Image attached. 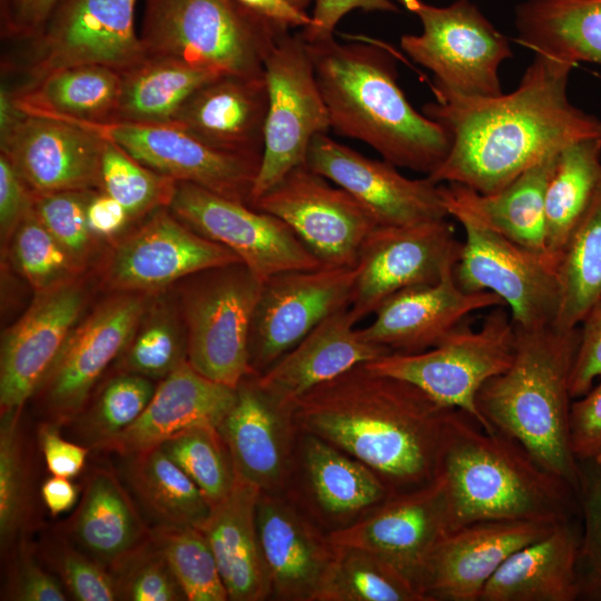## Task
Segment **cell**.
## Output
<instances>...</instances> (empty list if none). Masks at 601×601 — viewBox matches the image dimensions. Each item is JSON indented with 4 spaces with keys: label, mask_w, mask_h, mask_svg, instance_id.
I'll use <instances>...</instances> for the list:
<instances>
[{
    "label": "cell",
    "mask_w": 601,
    "mask_h": 601,
    "mask_svg": "<svg viewBox=\"0 0 601 601\" xmlns=\"http://www.w3.org/2000/svg\"><path fill=\"white\" fill-rule=\"evenodd\" d=\"M574 66L535 53L516 89L467 98L434 91L423 114L443 125L451 149L427 177L493 194L548 155L582 139L601 138V118L568 96Z\"/></svg>",
    "instance_id": "6da1fadb"
},
{
    "label": "cell",
    "mask_w": 601,
    "mask_h": 601,
    "mask_svg": "<svg viewBox=\"0 0 601 601\" xmlns=\"http://www.w3.org/2000/svg\"><path fill=\"white\" fill-rule=\"evenodd\" d=\"M445 407L417 386L359 364L292 405L302 433L323 439L372 469L393 494L432 482L439 473Z\"/></svg>",
    "instance_id": "7a4b0ae2"
},
{
    "label": "cell",
    "mask_w": 601,
    "mask_h": 601,
    "mask_svg": "<svg viewBox=\"0 0 601 601\" xmlns=\"http://www.w3.org/2000/svg\"><path fill=\"white\" fill-rule=\"evenodd\" d=\"M307 47L335 132L367 144L395 167L427 176L440 167L451 149L450 132L411 105L391 52L334 37Z\"/></svg>",
    "instance_id": "3957f363"
},
{
    "label": "cell",
    "mask_w": 601,
    "mask_h": 601,
    "mask_svg": "<svg viewBox=\"0 0 601 601\" xmlns=\"http://www.w3.org/2000/svg\"><path fill=\"white\" fill-rule=\"evenodd\" d=\"M445 482L451 532L486 520L559 523L580 515L578 492L542 466L513 437L451 412L439 473Z\"/></svg>",
    "instance_id": "277c9868"
},
{
    "label": "cell",
    "mask_w": 601,
    "mask_h": 601,
    "mask_svg": "<svg viewBox=\"0 0 601 601\" xmlns=\"http://www.w3.org/2000/svg\"><path fill=\"white\" fill-rule=\"evenodd\" d=\"M579 343L580 327H515L510 366L485 382L476 395L477 408L492 427L521 443L577 492L581 470L571 449L569 422Z\"/></svg>",
    "instance_id": "5b68a950"
},
{
    "label": "cell",
    "mask_w": 601,
    "mask_h": 601,
    "mask_svg": "<svg viewBox=\"0 0 601 601\" xmlns=\"http://www.w3.org/2000/svg\"><path fill=\"white\" fill-rule=\"evenodd\" d=\"M289 31L239 0H145L139 38L147 57L258 79L265 77L268 55Z\"/></svg>",
    "instance_id": "8992f818"
},
{
    "label": "cell",
    "mask_w": 601,
    "mask_h": 601,
    "mask_svg": "<svg viewBox=\"0 0 601 601\" xmlns=\"http://www.w3.org/2000/svg\"><path fill=\"white\" fill-rule=\"evenodd\" d=\"M415 14L422 31L403 35L401 48L434 76L433 91L480 98L503 93L500 67L510 59L508 37L470 0L439 7L423 0H397Z\"/></svg>",
    "instance_id": "52a82bcc"
},
{
    "label": "cell",
    "mask_w": 601,
    "mask_h": 601,
    "mask_svg": "<svg viewBox=\"0 0 601 601\" xmlns=\"http://www.w3.org/2000/svg\"><path fill=\"white\" fill-rule=\"evenodd\" d=\"M514 344L510 311L495 306L479 329L466 319L435 347L415 354L388 353L365 366L417 386L439 404L464 411L492 431L477 408L476 395L485 382L510 366Z\"/></svg>",
    "instance_id": "ba28073f"
},
{
    "label": "cell",
    "mask_w": 601,
    "mask_h": 601,
    "mask_svg": "<svg viewBox=\"0 0 601 601\" xmlns=\"http://www.w3.org/2000/svg\"><path fill=\"white\" fill-rule=\"evenodd\" d=\"M262 284L243 262L187 278L181 317L187 362L198 373L234 388L253 374L249 334Z\"/></svg>",
    "instance_id": "9c48e42d"
},
{
    "label": "cell",
    "mask_w": 601,
    "mask_h": 601,
    "mask_svg": "<svg viewBox=\"0 0 601 601\" xmlns=\"http://www.w3.org/2000/svg\"><path fill=\"white\" fill-rule=\"evenodd\" d=\"M268 95L264 150L252 190L254 201L289 171L306 162L313 138L331 129L307 42L300 32L285 33L264 66Z\"/></svg>",
    "instance_id": "30bf717a"
},
{
    "label": "cell",
    "mask_w": 601,
    "mask_h": 601,
    "mask_svg": "<svg viewBox=\"0 0 601 601\" xmlns=\"http://www.w3.org/2000/svg\"><path fill=\"white\" fill-rule=\"evenodd\" d=\"M446 210L465 233L453 269L456 284L465 292L496 294L515 327L552 325L559 307L554 260L513 243L459 207L446 206Z\"/></svg>",
    "instance_id": "8fae6325"
},
{
    "label": "cell",
    "mask_w": 601,
    "mask_h": 601,
    "mask_svg": "<svg viewBox=\"0 0 601 601\" xmlns=\"http://www.w3.org/2000/svg\"><path fill=\"white\" fill-rule=\"evenodd\" d=\"M168 208L189 228L235 253L262 283L278 273L324 266L278 217L195 184L177 181Z\"/></svg>",
    "instance_id": "7c38bea8"
},
{
    "label": "cell",
    "mask_w": 601,
    "mask_h": 601,
    "mask_svg": "<svg viewBox=\"0 0 601 601\" xmlns=\"http://www.w3.org/2000/svg\"><path fill=\"white\" fill-rule=\"evenodd\" d=\"M450 532L446 486L437 474L428 484L393 494L355 522L327 534L334 545L381 556L425 597L431 559Z\"/></svg>",
    "instance_id": "4fadbf2b"
},
{
    "label": "cell",
    "mask_w": 601,
    "mask_h": 601,
    "mask_svg": "<svg viewBox=\"0 0 601 601\" xmlns=\"http://www.w3.org/2000/svg\"><path fill=\"white\" fill-rule=\"evenodd\" d=\"M249 206L285 221L324 266L356 267L362 244L377 226L349 193L306 165Z\"/></svg>",
    "instance_id": "5bb4252c"
},
{
    "label": "cell",
    "mask_w": 601,
    "mask_h": 601,
    "mask_svg": "<svg viewBox=\"0 0 601 601\" xmlns=\"http://www.w3.org/2000/svg\"><path fill=\"white\" fill-rule=\"evenodd\" d=\"M356 267L287 270L262 284L249 334V366L260 375L312 329L351 305Z\"/></svg>",
    "instance_id": "9a60e30c"
},
{
    "label": "cell",
    "mask_w": 601,
    "mask_h": 601,
    "mask_svg": "<svg viewBox=\"0 0 601 601\" xmlns=\"http://www.w3.org/2000/svg\"><path fill=\"white\" fill-rule=\"evenodd\" d=\"M462 243L444 219L376 226L358 254L349 311L358 323L405 288L439 282L456 264Z\"/></svg>",
    "instance_id": "2e32d148"
},
{
    "label": "cell",
    "mask_w": 601,
    "mask_h": 601,
    "mask_svg": "<svg viewBox=\"0 0 601 601\" xmlns=\"http://www.w3.org/2000/svg\"><path fill=\"white\" fill-rule=\"evenodd\" d=\"M137 0H61L36 39L32 72L99 65L119 72L147 56L135 29Z\"/></svg>",
    "instance_id": "e0dca14e"
},
{
    "label": "cell",
    "mask_w": 601,
    "mask_h": 601,
    "mask_svg": "<svg viewBox=\"0 0 601 601\" xmlns=\"http://www.w3.org/2000/svg\"><path fill=\"white\" fill-rule=\"evenodd\" d=\"M80 124L162 176L249 205L260 158L218 150L173 124Z\"/></svg>",
    "instance_id": "ac0fdd59"
},
{
    "label": "cell",
    "mask_w": 601,
    "mask_h": 601,
    "mask_svg": "<svg viewBox=\"0 0 601 601\" xmlns=\"http://www.w3.org/2000/svg\"><path fill=\"white\" fill-rule=\"evenodd\" d=\"M305 165L349 193L377 226H403L449 218L440 184L403 176L386 160H375L329 138H313Z\"/></svg>",
    "instance_id": "d6986e66"
},
{
    "label": "cell",
    "mask_w": 601,
    "mask_h": 601,
    "mask_svg": "<svg viewBox=\"0 0 601 601\" xmlns=\"http://www.w3.org/2000/svg\"><path fill=\"white\" fill-rule=\"evenodd\" d=\"M105 144L99 132L83 124L23 112L1 137V154L33 194L92 191L101 187Z\"/></svg>",
    "instance_id": "ffe728a7"
},
{
    "label": "cell",
    "mask_w": 601,
    "mask_h": 601,
    "mask_svg": "<svg viewBox=\"0 0 601 601\" xmlns=\"http://www.w3.org/2000/svg\"><path fill=\"white\" fill-rule=\"evenodd\" d=\"M146 311L144 295L121 292L76 325L36 392L41 393L49 412L60 418L80 412L98 378L127 347Z\"/></svg>",
    "instance_id": "44dd1931"
},
{
    "label": "cell",
    "mask_w": 601,
    "mask_h": 601,
    "mask_svg": "<svg viewBox=\"0 0 601 601\" xmlns=\"http://www.w3.org/2000/svg\"><path fill=\"white\" fill-rule=\"evenodd\" d=\"M242 262L160 208L121 240L106 268L107 284L120 292L158 290L199 272Z\"/></svg>",
    "instance_id": "7402d4cb"
},
{
    "label": "cell",
    "mask_w": 601,
    "mask_h": 601,
    "mask_svg": "<svg viewBox=\"0 0 601 601\" xmlns=\"http://www.w3.org/2000/svg\"><path fill=\"white\" fill-rule=\"evenodd\" d=\"M86 304L73 278L37 293L26 313L1 339V412L21 410L52 367Z\"/></svg>",
    "instance_id": "603a6c76"
},
{
    "label": "cell",
    "mask_w": 601,
    "mask_h": 601,
    "mask_svg": "<svg viewBox=\"0 0 601 601\" xmlns=\"http://www.w3.org/2000/svg\"><path fill=\"white\" fill-rule=\"evenodd\" d=\"M217 430L227 445L237 479L262 492H287L299 431L292 407L265 393L256 375L250 374L238 384L236 401Z\"/></svg>",
    "instance_id": "cb8c5ba5"
},
{
    "label": "cell",
    "mask_w": 601,
    "mask_h": 601,
    "mask_svg": "<svg viewBox=\"0 0 601 601\" xmlns=\"http://www.w3.org/2000/svg\"><path fill=\"white\" fill-rule=\"evenodd\" d=\"M256 522L270 598L314 601L335 553L328 534L287 493L260 492Z\"/></svg>",
    "instance_id": "d4e9b609"
},
{
    "label": "cell",
    "mask_w": 601,
    "mask_h": 601,
    "mask_svg": "<svg viewBox=\"0 0 601 601\" xmlns=\"http://www.w3.org/2000/svg\"><path fill=\"white\" fill-rule=\"evenodd\" d=\"M454 265L434 284L414 286L388 297L361 335L391 353L415 354L443 342L469 315L506 306L491 292H465L455 282Z\"/></svg>",
    "instance_id": "484cf974"
},
{
    "label": "cell",
    "mask_w": 601,
    "mask_h": 601,
    "mask_svg": "<svg viewBox=\"0 0 601 601\" xmlns=\"http://www.w3.org/2000/svg\"><path fill=\"white\" fill-rule=\"evenodd\" d=\"M556 524L486 520L450 532L431 559L425 597L428 601H480L485 584L506 559L546 535Z\"/></svg>",
    "instance_id": "4316f807"
},
{
    "label": "cell",
    "mask_w": 601,
    "mask_h": 601,
    "mask_svg": "<svg viewBox=\"0 0 601 601\" xmlns=\"http://www.w3.org/2000/svg\"><path fill=\"white\" fill-rule=\"evenodd\" d=\"M293 479H300L306 512L315 515L316 522L328 524V532L355 522L392 495L367 465L323 439L302 432Z\"/></svg>",
    "instance_id": "83f0119b"
},
{
    "label": "cell",
    "mask_w": 601,
    "mask_h": 601,
    "mask_svg": "<svg viewBox=\"0 0 601 601\" xmlns=\"http://www.w3.org/2000/svg\"><path fill=\"white\" fill-rule=\"evenodd\" d=\"M355 324L349 306L332 314L272 367L256 375L258 385L277 403L292 407L314 387L391 353L366 341Z\"/></svg>",
    "instance_id": "f1b7e54d"
},
{
    "label": "cell",
    "mask_w": 601,
    "mask_h": 601,
    "mask_svg": "<svg viewBox=\"0 0 601 601\" xmlns=\"http://www.w3.org/2000/svg\"><path fill=\"white\" fill-rule=\"evenodd\" d=\"M236 397L237 388L207 378L186 361L162 378L142 414L101 449L128 456L196 426L217 427Z\"/></svg>",
    "instance_id": "f546056e"
},
{
    "label": "cell",
    "mask_w": 601,
    "mask_h": 601,
    "mask_svg": "<svg viewBox=\"0 0 601 601\" xmlns=\"http://www.w3.org/2000/svg\"><path fill=\"white\" fill-rule=\"evenodd\" d=\"M267 106L265 77L223 76L198 89L173 125L218 150L262 159Z\"/></svg>",
    "instance_id": "4dcf8cb0"
},
{
    "label": "cell",
    "mask_w": 601,
    "mask_h": 601,
    "mask_svg": "<svg viewBox=\"0 0 601 601\" xmlns=\"http://www.w3.org/2000/svg\"><path fill=\"white\" fill-rule=\"evenodd\" d=\"M580 515L519 549L485 584L480 601H577Z\"/></svg>",
    "instance_id": "1f68e13d"
},
{
    "label": "cell",
    "mask_w": 601,
    "mask_h": 601,
    "mask_svg": "<svg viewBox=\"0 0 601 601\" xmlns=\"http://www.w3.org/2000/svg\"><path fill=\"white\" fill-rule=\"evenodd\" d=\"M260 490L236 479L229 494L211 506L198 526L217 562L231 601H263L270 598L256 522Z\"/></svg>",
    "instance_id": "d6a6232c"
},
{
    "label": "cell",
    "mask_w": 601,
    "mask_h": 601,
    "mask_svg": "<svg viewBox=\"0 0 601 601\" xmlns=\"http://www.w3.org/2000/svg\"><path fill=\"white\" fill-rule=\"evenodd\" d=\"M560 151L545 156L493 194H480L456 183L440 184L444 205L465 210L522 247L549 255L545 193Z\"/></svg>",
    "instance_id": "836d02e7"
},
{
    "label": "cell",
    "mask_w": 601,
    "mask_h": 601,
    "mask_svg": "<svg viewBox=\"0 0 601 601\" xmlns=\"http://www.w3.org/2000/svg\"><path fill=\"white\" fill-rule=\"evenodd\" d=\"M514 27L516 41L534 55L601 66V0H523Z\"/></svg>",
    "instance_id": "e575fe53"
},
{
    "label": "cell",
    "mask_w": 601,
    "mask_h": 601,
    "mask_svg": "<svg viewBox=\"0 0 601 601\" xmlns=\"http://www.w3.org/2000/svg\"><path fill=\"white\" fill-rule=\"evenodd\" d=\"M71 532L91 558L115 566L142 550L148 538L128 493L116 476L105 470L89 477L72 519Z\"/></svg>",
    "instance_id": "d590c367"
},
{
    "label": "cell",
    "mask_w": 601,
    "mask_h": 601,
    "mask_svg": "<svg viewBox=\"0 0 601 601\" xmlns=\"http://www.w3.org/2000/svg\"><path fill=\"white\" fill-rule=\"evenodd\" d=\"M120 75L119 97L110 122L151 125L173 124L198 89L223 77L164 57H146Z\"/></svg>",
    "instance_id": "8d00e7d4"
},
{
    "label": "cell",
    "mask_w": 601,
    "mask_h": 601,
    "mask_svg": "<svg viewBox=\"0 0 601 601\" xmlns=\"http://www.w3.org/2000/svg\"><path fill=\"white\" fill-rule=\"evenodd\" d=\"M36 86L14 97L20 110L77 122L108 124L119 97L121 75L99 65L60 69L37 79Z\"/></svg>",
    "instance_id": "74e56055"
},
{
    "label": "cell",
    "mask_w": 601,
    "mask_h": 601,
    "mask_svg": "<svg viewBox=\"0 0 601 601\" xmlns=\"http://www.w3.org/2000/svg\"><path fill=\"white\" fill-rule=\"evenodd\" d=\"M128 456L129 486L157 528H198L206 520L211 505L159 446Z\"/></svg>",
    "instance_id": "f35d334b"
},
{
    "label": "cell",
    "mask_w": 601,
    "mask_h": 601,
    "mask_svg": "<svg viewBox=\"0 0 601 601\" xmlns=\"http://www.w3.org/2000/svg\"><path fill=\"white\" fill-rule=\"evenodd\" d=\"M601 184V138L565 146L545 193V246L554 260L583 217Z\"/></svg>",
    "instance_id": "ab89813d"
},
{
    "label": "cell",
    "mask_w": 601,
    "mask_h": 601,
    "mask_svg": "<svg viewBox=\"0 0 601 601\" xmlns=\"http://www.w3.org/2000/svg\"><path fill=\"white\" fill-rule=\"evenodd\" d=\"M559 307L553 325L579 327L601 295V184L555 259Z\"/></svg>",
    "instance_id": "60d3db41"
},
{
    "label": "cell",
    "mask_w": 601,
    "mask_h": 601,
    "mask_svg": "<svg viewBox=\"0 0 601 601\" xmlns=\"http://www.w3.org/2000/svg\"><path fill=\"white\" fill-rule=\"evenodd\" d=\"M314 601H427L393 565L363 549L335 545Z\"/></svg>",
    "instance_id": "b9f144b4"
},
{
    "label": "cell",
    "mask_w": 601,
    "mask_h": 601,
    "mask_svg": "<svg viewBox=\"0 0 601 601\" xmlns=\"http://www.w3.org/2000/svg\"><path fill=\"white\" fill-rule=\"evenodd\" d=\"M151 538L186 600H229L215 556L198 528H156Z\"/></svg>",
    "instance_id": "7bdbcfd3"
},
{
    "label": "cell",
    "mask_w": 601,
    "mask_h": 601,
    "mask_svg": "<svg viewBox=\"0 0 601 601\" xmlns=\"http://www.w3.org/2000/svg\"><path fill=\"white\" fill-rule=\"evenodd\" d=\"M159 447L196 483L211 506L234 487V464L217 427L189 428Z\"/></svg>",
    "instance_id": "ee69618b"
},
{
    "label": "cell",
    "mask_w": 601,
    "mask_h": 601,
    "mask_svg": "<svg viewBox=\"0 0 601 601\" xmlns=\"http://www.w3.org/2000/svg\"><path fill=\"white\" fill-rule=\"evenodd\" d=\"M121 356L124 373L164 378L187 361L185 327L164 306L146 311Z\"/></svg>",
    "instance_id": "f6af8a7d"
},
{
    "label": "cell",
    "mask_w": 601,
    "mask_h": 601,
    "mask_svg": "<svg viewBox=\"0 0 601 601\" xmlns=\"http://www.w3.org/2000/svg\"><path fill=\"white\" fill-rule=\"evenodd\" d=\"M176 184L174 179L147 168L106 139L101 188L125 207L130 218L168 207Z\"/></svg>",
    "instance_id": "bcb514c9"
},
{
    "label": "cell",
    "mask_w": 601,
    "mask_h": 601,
    "mask_svg": "<svg viewBox=\"0 0 601 601\" xmlns=\"http://www.w3.org/2000/svg\"><path fill=\"white\" fill-rule=\"evenodd\" d=\"M156 387L141 375L122 373L110 380L77 425L81 440L101 447L128 428L146 410Z\"/></svg>",
    "instance_id": "7dc6e473"
},
{
    "label": "cell",
    "mask_w": 601,
    "mask_h": 601,
    "mask_svg": "<svg viewBox=\"0 0 601 601\" xmlns=\"http://www.w3.org/2000/svg\"><path fill=\"white\" fill-rule=\"evenodd\" d=\"M11 258L36 293L70 280L79 267L36 217L32 207L11 237Z\"/></svg>",
    "instance_id": "c3c4849f"
},
{
    "label": "cell",
    "mask_w": 601,
    "mask_h": 601,
    "mask_svg": "<svg viewBox=\"0 0 601 601\" xmlns=\"http://www.w3.org/2000/svg\"><path fill=\"white\" fill-rule=\"evenodd\" d=\"M580 463L578 600L601 601V462Z\"/></svg>",
    "instance_id": "681fc988"
},
{
    "label": "cell",
    "mask_w": 601,
    "mask_h": 601,
    "mask_svg": "<svg viewBox=\"0 0 601 601\" xmlns=\"http://www.w3.org/2000/svg\"><path fill=\"white\" fill-rule=\"evenodd\" d=\"M89 191L32 193V210L39 221L68 252L81 268L92 245L87 207L92 197Z\"/></svg>",
    "instance_id": "f907efd6"
},
{
    "label": "cell",
    "mask_w": 601,
    "mask_h": 601,
    "mask_svg": "<svg viewBox=\"0 0 601 601\" xmlns=\"http://www.w3.org/2000/svg\"><path fill=\"white\" fill-rule=\"evenodd\" d=\"M20 410L1 412L0 425V539L4 545L22 524L26 503V473L20 444Z\"/></svg>",
    "instance_id": "816d5d0a"
},
{
    "label": "cell",
    "mask_w": 601,
    "mask_h": 601,
    "mask_svg": "<svg viewBox=\"0 0 601 601\" xmlns=\"http://www.w3.org/2000/svg\"><path fill=\"white\" fill-rule=\"evenodd\" d=\"M144 549L119 568L125 574L117 579L120 599L131 601H178L186 597L162 555L155 549Z\"/></svg>",
    "instance_id": "f5cc1de1"
},
{
    "label": "cell",
    "mask_w": 601,
    "mask_h": 601,
    "mask_svg": "<svg viewBox=\"0 0 601 601\" xmlns=\"http://www.w3.org/2000/svg\"><path fill=\"white\" fill-rule=\"evenodd\" d=\"M60 577L73 599L79 601H114L120 599L117 579L99 561L69 546L57 551Z\"/></svg>",
    "instance_id": "db71d44e"
},
{
    "label": "cell",
    "mask_w": 601,
    "mask_h": 601,
    "mask_svg": "<svg viewBox=\"0 0 601 601\" xmlns=\"http://www.w3.org/2000/svg\"><path fill=\"white\" fill-rule=\"evenodd\" d=\"M570 443L578 462H601V380L570 411Z\"/></svg>",
    "instance_id": "11a10c76"
},
{
    "label": "cell",
    "mask_w": 601,
    "mask_h": 601,
    "mask_svg": "<svg viewBox=\"0 0 601 601\" xmlns=\"http://www.w3.org/2000/svg\"><path fill=\"white\" fill-rule=\"evenodd\" d=\"M579 327L580 343L570 381L573 400L588 393L601 378V295L592 304Z\"/></svg>",
    "instance_id": "9f6ffc18"
},
{
    "label": "cell",
    "mask_w": 601,
    "mask_h": 601,
    "mask_svg": "<svg viewBox=\"0 0 601 601\" xmlns=\"http://www.w3.org/2000/svg\"><path fill=\"white\" fill-rule=\"evenodd\" d=\"M398 13V6L391 0H314L311 23L300 33L306 42H318L334 37L341 19L352 10Z\"/></svg>",
    "instance_id": "6f0895ef"
},
{
    "label": "cell",
    "mask_w": 601,
    "mask_h": 601,
    "mask_svg": "<svg viewBox=\"0 0 601 601\" xmlns=\"http://www.w3.org/2000/svg\"><path fill=\"white\" fill-rule=\"evenodd\" d=\"M32 207V191L4 154L0 157V231L8 242Z\"/></svg>",
    "instance_id": "680465c9"
},
{
    "label": "cell",
    "mask_w": 601,
    "mask_h": 601,
    "mask_svg": "<svg viewBox=\"0 0 601 601\" xmlns=\"http://www.w3.org/2000/svg\"><path fill=\"white\" fill-rule=\"evenodd\" d=\"M8 595L16 601L67 600V594L58 580L42 570L30 555H21Z\"/></svg>",
    "instance_id": "91938a15"
},
{
    "label": "cell",
    "mask_w": 601,
    "mask_h": 601,
    "mask_svg": "<svg viewBox=\"0 0 601 601\" xmlns=\"http://www.w3.org/2000/svg\"><path fill=\"white\" fill-rule=\"evenodd\" d=\"M39 444L51 475L70 479L79 474L86 464L88 449L65 440L51 424L40 427Z\"/></svg>",
    "instance_id": "94428289"
},
{
    "label": "cell",
    "mask_w": 601,
    "mask_h": 601,
    "mask_svg": "<svg viewBox=\"0 0 601 601\" xmlns=\"http://www.w3.org/2000/svg\"><path fill=\"white\" fill-rule=\"evenodd\" d=\"M61 0H1L4 31L36 38L46 27Z\"/></svg>",
    "instance_id": "6125c7cd"
},
{
    "label": "cell",
    "mask_w": 601,
    "mask_h": 601,
    "mask_svg": "<svg viewBox=\"0 0 601 601\" xmlns=\"http://www.w3.org/2000/svg\"><path fill=\"white\" fill-rule=\"evenodd\" d=\"M88 225L97 237H111L129 221L125 207L108 194L93 195L87 207Z\"/></svg>",
    "instance_id": "be15d7a7"
},
{
    "label": "cell",
    "mask_w": 601,
    "mask_h": 601,
    "mask_svg": "<svg viewBox=\"0 0 601 601\" xmlns=\"http://www.w3.org/2000/svg\"><path fill=\"white\" fill-rule=\"evenodd\" d=\"M243 4L272 22L287 29L305 28L311 14L293 6L288 0H239Z\"/></svg>",
    "instance_id": "e7e4bbea"
},
{
    "label": "cell",
    "mask_w": 601,
    "mask_h": 601,
    "mask_svg": "<svg viewBox=\"0 0 601 601\" xmlns=\"http://www.w3.org/2000/svg\"><path fill=\"white\" fill-rule=\"evenodd\" d=\"M41 496L51 515L56 516L76 504L78 490L68 477L52 475L42 484Z\"/></svg>",
    "instance_id": "03108f58"
},
{
    "label": "cell",
    "mask_w": 601,
    "mask_h": 601,
    "mask_svg": "<svg viewBox=\"0 0 601 601\" xmlns=\"http://www.w3.org/2000/svg\"><path fill=\"white\" fill-rule=\"evenodd\" d=\"M296 8L306 11V8L314 2V0H288Z\"/></svg>",
    "instance_id": "003e7915"
}]
</instances>
